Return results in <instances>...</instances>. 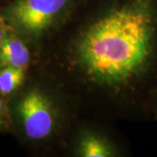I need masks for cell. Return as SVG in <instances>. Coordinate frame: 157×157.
Returning a JSON list of instances; mask_svg holds the SVG:
<instances>
[{"label":"cell","mask_w":157,"mask_h":157,"mask_svg":"<svg viewBox=\"0 0 157 157\" xmlns=\"http://www.w3.org/2000/svg\"><path fill=\"white\" fill-rule=\"evenodd\" d=\"M155 0H122L87 25L74 42V63L88 80L121 88L146 74L156 59Z\"/></svg>","instance_id":"6da1fadb"},{"label":"cell","mask_w":157,"mask_h":157,"mask_svg":"<svg viewBox=\"0 0 157 157\" xmlns=\"http://www.w3.org/2000/svg\"><path fill=\"white\" fill-rule=\"evenodd\" d=\"M73 0H13L3 12L17 33L38 39L48 33L69 11Z\"/></svg>","instance_id":"7a4b0ae2"},{"label":"cell","mask_w":157,"mask_h":157,"mask_svg":"<svg viewBox=\"0 0 157 157\" xmlns=\"http://www.w3.org/2000/svg\"><path fill=\"white\" fill-rule=\"evenodd\" d=\"M17 113L23 129L29 139L41 140L49 137L58 121L54 104L44 92L33 88L17 103Z\"/></svg>","instance_id":"3957f363"},{"label":"cell","mask_w":157,"mask_h":157,"mask_svg":"<svg viewBox=\"0 0 157 157\" xmlns=\"http://www.w3.org/2000/svg\"><path fill=\"white\" fill-rule=\"evenodd\" d=\"M30 62V52L20 38L14 33H5L0 44V68H26Z\"/></svg>","instance_id":"277c9868"},{"label":"cell","mask_w":157,"mask_h":157,"mask_svg":"<svg viewBox=\"0 0 157 157\" xmlns=\"http://www.w3.org/2000/svg\"><path fill=\"white\" fill-rule=\"evenodd\" d=\"M78 152L84 157H108L114 154L112 146L107 140L93 133L85 134L80 138Z\"/></svg>","instance_id":"5b68a950"},{"label":"cell","mask_w":157,"mask_h":157,"mask_svg":"<svg viewBox=\"0 0 157 157\" xmlns=\"http://www.w3.org/2000/svg\"><path fill=\"white\" fill-rule=\"evenodd\" d=\"M25 78V68H0V94L6 96L12 94L23 84Z\"/></svg>","instance_id":"8992f818"},{"label":"cell","mask_w":157,"mask_h":157,"mask_svg":"<svg viewBox=\"0 0 157 157\" xmlns=\"http://www.w3.org/2000/svg\"><path fill=\"white\" fill-rule=\"evenodd\" d=\"M6 123V113H5V108L4 104L0 99V128L3 127Z\"/></svg>","instance_id":"52a82bcc"},{"label":"cell","mask_w":157,"mask_h":157,"mask_svg":"<svg viewBox=\"0 0 157 157\" xmlns=\"http://www.w3.org/2000/svg\"><path fill=\"white\" fill-rule=\"evenodd\" d=\"M5 33H5V31H4V29H3V26H2L1 24H0V44H1L3 39H4Z\"/></svg>","instance_id":"ba28073f"}]
</instances>
